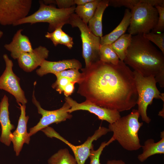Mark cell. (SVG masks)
<instances>
[{"label":"cell","mask_w":164,"mask_h":164,"mask_svg":"<svg viewBox=\"0 0 164 164\" xmlns=\"http://www.w3.org/2000/svg\"><path fill=\"white\" fill-rule=\"evenodd\" d=\"M99 60L104 63L117 65L120 60L110 45H100L99 50Z\"/></svg>","instance_id":"23"},{"label":"cell","mask_w":164,"mask_h":164,"mask_svg":"<svg viewBox=\"0 0 164 164\" xmlns=\"http://www.w3.org/2000/svg\"><path fill=\"white\" fill-rule=\"evenodd\" d=\"M62 27L58 28L52 32H47L45 37L50 39L55 46L60 44L62 33Z\"/></svg>","instance_id":"30"},{"label":"cell","mask_w":164,"mask_h":164,"mask_svg":"<svg viewBox=\"0 0 164 164\" xmlns=\"http://www.w3.org/2000/svg\"><path fill=\"white\" fill-rule=\"evenodd\" d=\"M68 24L73 27L78 28L81 32L82 55L86 68L99 60V50L101 38L94 35L84 23L75 13L71 15Z\"/></svg>","instance_id":"7"},{"label":"cell","mask_w":164,"mask_h":164,"mask_svg":"<svg viewBox=\"0 0 164 164\" xmlns=\"http://www.w3.org/2000/svg\"><path fill=\"white\" fill-rule=\"evenodd\" d=\"M60 44L65 45L70 49L73 44V38L63 31Z\"/></svg>","instance_id":"32"},{"label":"cell","mask_w":164,"mask_h":164,"mask_svg":"<svg viewBox=\"0 0 164 164\" xmlns=\"http://www.w3.org/2000/svg\"><path fill=\"white\" fill-rule=\"evenodd\" d=\"M18 104L20 107L21 114L17 128L11 136L14 150L17 156L19 155L24 144H29L30 140V136L27 130V125L29 117L26 115V105L20 103Z\"/></svg>","instance_id":"13"},{"label":"cell","mask_w":164,"mask_h":164,"mask_svg":"<svg viewBox=\"0 0 164 164\" xmlns=\"http://www.w3.org/2000/svg\"><path fill=\"white\" fill-rule=\"evenodd\" d=\"M3 34V32L0 30V39L2 37Z\"/></svg>","instance_id":"40"},{"label":"cell","mask_w":164,"mask_h":164,"mask_svg":"<svg viewBox=\"0 0 164 164\" xmlns=\"http://www.w3.org/2000/svg\"><path fill=\"white\" fill-rule=\"evenodd\" d=\"M48 164H77L75 158L67 148L58 150L48 159Z\"/></svg>","instance_id":"22"},{"label":"cell","mask_w":164,"mask_h":164,"mask_svg":"<svg viewBox=\"0 0 164 164\" xmlns=\"http://www.w3.org/2000/svg\"><path fill=\"white\" fill-rule=\"evenodd\" d=\"M131 17L129 9H125L123 18L119 25L111 32L101 37L100 45H110L125 34L130 25Z\"/></svg>","instance_id":"18"},{"label":"cell","mask_w":164,"mask_h":164,"mask_svg":"<svg viewBox=\"0 0 164 164\" xmlns=\"http://www.w3.org/2000/svg\"><path fill=\"white\" fill-rule=\"evenodd\" d=\"M114 141V139L111 137L107 142H102L99 148L96 150L94 149L93 145L90 150L89 157L90 159V164H101L100 157L104 149Z\"/></svg>","instance_id":"25"},{"label":"cell","mask_w":164,"mask_h":164,"mask_svg":"<svg viewBox=\"0 0 164 164\" xmlns=\"http://www.w3.org/2000/svg\"><path fill=\"white\" fill-rule=\"evenodd\" d=\"M161 140L156 142L152 138L148 139L142 146V153L138 156V160L142 162L149 157L155 154H164V131L160 133Z\"/></svg>","instance_id":"19"},{"label":"cell","mask_w":164,"mask_h":164,"mask_svg":"<svg viewBox=\"0 0 164 164\" xmlns=\"http://www.w3.org/2000/svg\"><path fill=\"white\" fill-rule=\"evenodd\" d=\"M31 0H0V25H13L28 16Z\"/></svg>","instance_id":"9"},{"label":"cell","mask_w":164,"mask_h":164,"mask_svg":"<svg viewBox=\"0 0 164 164\" xmlns=\"http://www.w3.org/2000/svg\"><path fill=\"white\" fill-rule=\"evenodd\" d=\"M40 67L36 70L37 75L42 77L49 73L55 74L66 70L70 69H81L82 64L75 59L64 60L58 61L44 60Z\"/></svg>","instance_id":"15"},{"label":"cell","mask_w":164,"mask_h":164,"mask_svg":"<svg viewBox=\"0 0 164 164\" xmlns=\"http://www.w3.org/2000/svg\"><path fill=\"white\" fill-rule=\"evenodd\" d=\"M96 9H83L77 6L75 8V12L84 23L87 24L93 16Z\"/></svg>","instance_id":"28"},{"label":"cell","mask_w":164,"mask_h":164,"mask_svg":"<svg viewBox=\"0 0 164 164\" xmlns=\"http://www.w3.org/2000/svg\"><path fill=\"white\" fill-rule=\"evenodd\" d=\"M41 131L47 137L58 139L68 145L73 152L77 164H85L86 160L89 157L90 150L94 145L93 142L110 132L108 128L100 126L94 134L89 137L83 144L76 146L69 142L51 127L48 126Z\"/></svg>","instance_id":"8"},{"label":"cell","mask_w":164,"mask_h":164,"mask_svg":"<svg viewBox=\"0 0 164 164\" xmlns=\"http://www.w3.org/2000/svg\"><path fill=\"white\" fill-rule=\"evenodd\" d=\"M150 42L155 44L164 54V33H155L152 32L143 34Z\"/></svg>","instance_id":"26"},{"label":"cell","mask_w":164,"mask_h":164,"mask_svg":"<svg viewBox=\"0 0 164 164\" xmlns=\"http://www.w3.org/2000/svg\"><path fill=\"white\" fill-rule=\"evenodd\" d=\"M140 2L148 4L153 7H164V0H139Z\"/></svg>","instance_id":"34"},{"label":"cell","mask_w":164,"mask_h":164,"mask_svg":"<svg viewBox=\"0 0 164 164\" xmlns=\"http://www.w3.org/2000/svg\"><path fill=\"white\" fill-rule=\"evenodd\" d=\"M81 70L83 78L77 93L86 100L119 112L137 104L133 72L124 61L114 65L99 60Z\"/></svg>","instance_id":"1"},{"label":"cell","mask_w":164,"mask_h":164,"mask_svg":"<svg viewBox=\"0 0 164 164\" xmlns=\"http://www.w3.org/2000/svg\"><path fill=\"white\" fill-rule=\"evenodd\" d=\"M132 36L129 33L124 34L110 45L121 61H123L125 59L128 49L132 41Z\"/></svg>","instance_id":"21"},{"label":"cell","mask_w":164,"mask_h":164,"mask_svg":"<svg viewBox=\"0 0 164 164\" xmlns=\"http://www.w3.org/2000/svg\"><path fill=\"white\" fill-rule=\"evenodd\" d=\"M155 8L158 12L159 18L157 25L152 32L159 33L164 31V7L157 6Z\"/></svg>","instance_id":"29"},{"label":"cell","mask_w":164,"mask_h":164,"mask_svg":"<svg viewBox=\"0 0 164 164\" xmlns=\"http://www.w3.org/2000/svg\"><path fill=\"white\" fill-rule=\"evenodd\" d=\"M139 2V0H110L109 6L116 8L124 6L132 10Z\"/></svg>","instance_id":"27"},{"label":"cell","mask_w":164,"mask_h":164,"mask_svg":"<svg viewBox=\"0 0 164 164\" xmlns=\"http://www.w3.org/2000/svg\"><path fill=\"white\" fill-rule=\"evenodd\" d=\"M58 8L67 9L75 5L74 0H56Z\"/></svg>","instance_id":"33"},{"label":"cell","mask_w":164,"mask_h":164,"mask_svg":"<svg viewBox=\"0 0 164 164\" xmlns=\"http://www.w3.org/2000/svg\"><path fill=\"white\" fill-rule=\"evenodd\" d=\"M22 29L18 30L11 42L4 46L14 59H17L22 53L31 52L33 50L29 37L22 34Z\"/></svg>","instance_id":"16"},{"label":"cell","mask_w":164,"mask_h":164,"mask_svg":"<svg viewBox=\"0 0 164 164\" xmlns=\"http://www.w3.org/2000/svg\"><path fill=\"white\" fill-rule=\"evenodd\" d=\"M93 0H74L75 5H84L88 2H92Z\"/></svg>","instance_id":"37"},{"label":"cell","mask_w":164,"mask_h":164,"mask_svg":"<svg viewBox=\"0 0 164 164\" xmlns=\"http://www.w3.org/2000/svg\"><path fill=\"white\" fill-rule=\"evenodd\" d=\"M71 81L66 78H60L57 79L56 81L52 84V87L55 89L59 94H61L63 92V89L65 86Z\"/></svg>","instance_id":"31"},{"label":"cell","mask_w":164,"mask_h":164,"mask_svg":"<svg viewBox=\"0 0 164 164\" xmlns=\"http://www.w3.org/2000/svg\"><path fill=\"white\" fill-rule=\"evenodd\" d=\"M108 6V0H100L93 16L88 23V26L94 35L100 38L103 36V15L105 9Z\"/></svg>","instance_id":"20"},{"label":"cell","mask_w":164,"mask_h":164,"mask_svg":"<svg viewBox=\"0 0 164 164\" xmlns=\"http://www.w3.org/2000/svg\"><path fill=\"white\" fill-rule=\"evenodd\" d=\"M57 79L61 77L66 78L70 81L77 83L80 82L83 77V74L80 73L79 70L70 69L56 73L54 74Z\"/></svg>","instance_id":"24"},{"label":"cell","mask_w":164,"mask_h":164,"mask_svg":"<svg viewBox=\"0 0 164 164\" xmlns=\"http://www.w3.org/2000/svg\"><path fill=\"white\" fill-rule=\"evenodd\" d=\"M3 57L5 64V68L0 77V89L4 90L12 95L18 104H26L27 101L24 92L20 86V79L13 71V62L7 54H4Z\"/></svg>","instance_id":"11"},{"label":"cell","mask_w":164,"mask_h":164,"mask_svg":"<svg viewBox=\"0 0 164 164\" xmlns=\"http://www.w3.org/2000/svg\"><path fill=\"white\" fill-rule=\"evenodd\" d=\"M76 83L72 81L69 82L64 87L63 92L66 97H69L73 92L74 89V84Z\"/></svg>","instance_id":"35"},{"label":"cell","mask_w":164,"mask_h":164,"mask_svg":"<svg viewBox=\"0 0 164 164\" xmlns=\"http://www.w3.org/2000/svg\"><path fill=\"white\" fill-rule=\"evenodd\" d=\"M140 116L138 110L134 109L129 114L109 125L110 132H113L112 137L127 150L136 151L142 147L138 136L143 125L142 122L139 121Z\"/></svg>","instance_id":"3"},{"label":"cell","mask_w":164,"mask_h":164,"mask_svg":"<svg viewBox=\"0 0 164 164\" xmlns=\"http://www.w3.org/2000/svg\"><path fill=\"white\" fill-rule=\"evenodd\" d=\"M32 101L37 107L38 113L42 115V117L35 126L29 129V133L30 136L52 124H58L65 121L67 119H70L72 117V115L68 112L71 107L66 101L63 106L58 109L46 110L41 107L36 98L34 92L32 95Z\"/></svg>","instance_id":"10"},{"label":"cell","mask_w":164,"mask_h":164,"mask_svg":"<svg viewBox=\"0 0 164 164\" xmlns=\"http://www.w3.org/2000/svg\"><path fill=\"white\" fill-rule=\"evenodd\" d=\"M39 2L40 6L37 11L18 21L13 26L47 22L49 24V32H52L58 28L62 27L65 24H68L71 15L75 12V5L67 9H60L53 5H45L43 1H39Z\"/></svg>","instance_id":"4"},{"label":"cell","mask_w":164,"mask_h":164,"mask_svg":"<svg viewBox=\"0 0 164 164\" xmlns=\"http://www.w3.org/2000/svg\"><path fill=\"white\" fill-rule=\"evenodd\" d=\"M65 100L71 107L68 111L70 113L78 110L87 111L96 115L99 119L109 124L113 123L121 117L119 112L99 106L87 100L79 103L70 97H65Z\"/></svg>","instance_id":"12"},{"label":"cell","mask_w":164,"mask_h":164,"mask_svg":"<svg viewBox=\"0 0 164 164\" xmlns=\"http://www.w3.org/2000/svg\"><path fill=\"white\" fill-rule=\"evenodd\" d=\"M106 164H126L125 162L122 160L113 159L108 160Z\"/></svg>","instance_id":"36"},{"label":"cell","mask_w":164,"mask_h":164,"mask_svg":"<svg viewBox=\"0 0 164 164\" xmlns=\"http://www.w3.org/2000/svg\"><path fill=\"white\" fill-rule=\"evenodd\" d=\"M44 3L46 5H53L56 4V0H43Z\"/></svg>","instance_id":"38"},{"label":"cell","mask_w":164,"mask_h":164,"mask_svg":"<svg viewBox=\"0 0 164 164\" xmlns=\"http://www.w3.org/2000/svg\"><path fill=\"white\" fill-rule=\"evenodd\" d=\"M49 53L45 47L39 46L31 52L22 53L17 59L19 65L24 71L31 72L47 58Z\"/></svg>","instance_id":"14"},{"label":"cell","mask_w":164,"mask_h":164,"mask_svg":"<svg viewBox=\"0 0 164 164\" xmlns=\"http://www.w3.org/2000/svg\"><path fill=\"white\" fill-rule=\"evenodd\" d=\"M130 12L128 32L132 36L149 33L156 26L159 14L155 7L140 2Z\"/></svg>","instance_id":"6"},{"label":"cell","mask_w":164,"mask_h":164,"mask_svg":"<svg viewBox=\"0 0 164 164\" xmlns=\"http://www.w3.org/2000/svg\"><path fill=\"white\" fill-rule=\"evenodd\" d=\"M9 105L8 97L5 95L0 102V123L1 127L0 141L7 146H9L11 142V131L15 128L9 119Z\"/></svg>","instance_id":"17"},{"label":"cell","mask_w":164,"mask_h":164,"mask_svg":"<svg viewBox=\"0 0 164 164\" xmlns=\"http://www.w3.org/2000/svg\"><path fill=\"white\" fill-rule=\"evenodd\" d=\"M133 72L138 96L137 110L142 120L149 124L151 120L147 114L148 106L152 104L154 98L161 99L164 102V94L158 90L153 76L144 77L135 71Z\"/></svg>","instance_id":"5"},{"label":"cell","mask_w":164,"mask_h":164,"mask_svg":"<svg viewBox=\"0 0 164 164\" xmlns=\"http://www.w3.org/2000/svg\"><path fill=\"white\" fill-rule=\"evenodd\" d=\"M123 61L143 77L153 76L164 87V54L143 34L132 36Z\"/></svg>","instance_id":"2"},{"label":"cell","mask_w":164,"mask_h":164,"mask_svg":"<svg viewBox=\"0 0 164 164\" xmlns=\"http://www.w3.org/2000/svg\"><path fill=\"white\" fill-rule=\"evenodd\" d=\"M159 115L164 118V106L163 108L159 112Z\"/></svg>","instance_id":"39"}]
</instances>
